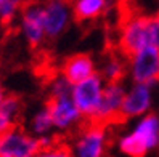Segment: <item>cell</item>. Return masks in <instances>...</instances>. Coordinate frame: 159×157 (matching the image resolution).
<instances>
[{
    "mask_svg": "<svg viewBox=\"0 0 159 157\" xmlns=\"http://www.w3.org/2000/svg\"><path fill=\"white\" fill-rule=\"evenodd\" d=\"M142 140L148 149H153L159 144V119L156 114H148L134 132Z\"/></svg>",
    "mask_w": 159,
    "mask_h": 157,
    "instance_id": "obj_10",
    "label": "cell"
},
{
    "mask_svg": "<svg viewBox=\"0 0 159 157\" xmlns=\"http://www.w3.org/2000/svg\"><path fill=\"white\" fill-rule=\"evenodd\" d=\"M106 10V0H77L74 3V21L84 23L98 18Z\"/></svg>",
    "mask_w": 159,
    "mask_h": 157,
    "instance_id": "obj_11",
    "label": "cell"
},
{
    "mask_svg": "<svg viewBox=\"0 0 159 157\" xmlns=\"http://www.w3.org/2000/svg\"><path fill=\"white\" fill-rule=\"evenodd\" d=\"M53 120H52V114H50V111L48 109H43L42 112H39L35 117H34V122H32V127H34V132L37 133H43L47 132L48 128L52 127Z\"/></svg>",
    "mask_w": 159,
    "mask_h": 157,
    "instance_id": "obj_13",
    "label": "cell"
},
{
    "mask_svg": "<svg viewBox=\"0 0 159 157\" xmlns=\"http://www.w3.org/2000/svg\"><path fill=\"white\" fill-rule=\"evenodd\" d=\"M20 8L23 11V26L29 47L35 50L37 47H40L45 34L43 5H40V0H21Z\"/></svg>",
    "mask_w": 159,
    "mask_h": 157,
    "instance_id": "obj_4",
    "label": "cell"
},
{
    "mask_svg": "<svg viewBox=\"0 0 159 157\" xmlns=\"http://www.w3.org/2000/svg\"><path fill=\"white\" fill-rule=\"evenodd\" d=\"M60 72L72 85H77L79 82L85 80L93 74V61L89 55H84V53L74 55V56L64 59Z\"/></svg>",
    "mask_w": 159,
    "mask_h": 157,
    "instance_id": "obj_7",
    "label": "cell"
},
{
    "mask_svg": "<svg viewBox=\"0 0 159 157\" xmlns=\"http://www.w3.org/2000/svg\"><path fill=\"white\" fill-rule=\"evenodd\" d=\"M149 20H151L149 16L134 15L130 20H127L122 26H120L119 29H116V32H119V37L116 40L114 48L122 55L129 63L143 47L151 43Z\"/></svg>",
    "mask_w": 159,
    "mask_h": 157,
    "instance_id": "obj_1",
    "label": "cell"
},
{
    "mask_svg": "<svg viewBox=\"0 0 159 157\" xmlns=\"http://www.w3.org/2000/svg\"><path fill=\"white\" fill-rule=\"evenodd\" d=\"M157 18H159V13H157Z\"/></svg>",
    "mask_w": 159,
    "mask_h": 157,
    "instance_id": "obj_16",
    "label": "cell"
},
{
    "mask_svg": "<svg viewBox=\"0 0 159 157\" xmlns=\"http://www.w3.org/2000/svg\"><path fill=\"white\" fill-rule=\"evenodd\" d=\"M119 149L122 151L127 155H132V157H142L148 152V146L140 140V138L132 133L125 138H122V141L119 144Z\"/></svg>",
    "mask_w": 159,
    "mask_h": 157,
    "instance_id": "obj_12",
    "label": "cell"
},
{
    "mask_svg": "<svg viewBox=\"0 0 159 157\" xmlns=\"http://www.w3.org/2000/svg\"><path fill=\"white\" fill-rule=\"evenodd\" d=\"M132 76L137 84L153 85L159 82V48L154 45H146L130 59Z\"/></svg>",
    "mask_w": 159,
    "mask_h": 157,
    "instance_id": "obj_2",
    "label": "cell"
},
{
    "mask_svg": "<svg viewBox=\"0 0 159 157\" xmlns=\"http://www.w3.org/2000/svg\"><path fill=\"white\" fill-rule=\"evenodd\" d=\"M72 96H58L50 93L45 101V107L50 111L53 124L60 128H68L80 117V112L77 111Z\"/></svg>",
    "mask_w": 159,
    "mask_h": 157,
    "instance_id": "obj_5",
    "label": "cell"
},
{
    "mask_svg": "<svg viewBox=\"0 0 159 157\" xmlns=\"http://www.w3.org/2000/svg\"><path fill=\"white\" fill-rule=\"evenodd\" d=\"M2 99H3V96H2V87H0V103H2Z\"/></svg>",
    "mask_w": 159,
    "mask_h": 157,
    "instance_id": "obj_14",
    "label": "cell"
},
{
    "mask_svg": "<svg viewBox=\"0 0 159 157\" xmlns=\"http://www.w3.org/2000/svg\"><path fill=\"white\" fill-rule=\"evenodd\" d=\"M106 63L103 66V76L108 84H120L127 74V59L116 48L106 47Z\"/></svg>",
    "mask_w": 159,
    "mask_h": 157,
    "instance_id": "obj_9",
    "label": "cell"
},
{
    "mask_svg": "<svg viewBox=\"0 0 159 157\" xmlns=\"http://www.w3.org/2000/svg\"><path fill=\"white\" fill-rule=\"evenodd\" d=\"M149 101H151V96H149L148 85L137 84L122 101V112L127 119L140 116L149 107Z\"/></svg>",
    "mask_w": 159,
    "mask_h": 157,
    "instance_id": "obj_8",
    "label": "cell"
},
{
    "mask_svg": "<svg viewBox=\"0 0 159 157\" xmlns=\"http://www.w3.org/2000/svg\"><path fill=\"white\" fill-rule=\"evenodd\" d=\"M0 5H2V0H0Z\"/></svg>",
    "mask_w": 159,
    "mask_h": 157,
    "instance_id": "obj_15",
    "label": "cell"
},
{
    "mask_svg": "<svg viewBox=\"0 0 159 157\" xmlns=\"http://www.w3.org/2000/svg\"><path fill=\"white\" fill-rule=\"evenodd\" d=\"M101 99V77L100 74H92L90 77L77 84L72 90V101L80 116L90 117L97 112Z\"/></svg>",
    "mask_w": 159,
    "mask_h": 157,
    "instance_id": "obj_3",
    "label": "cell"
},
{
    "mask_svg": "<svg viewBox=\"0 0 159 157\" xmlns=\"http://www.w3.org/2000/svg\"><path fill=\"white\" fill-rule=\"evenodd\" d=\"M68 0H48L43 5V27L48 39H55L66 26Z\"/></svg>",
    "mask_w": 159,
    "mask_h": 157,
    "instance_id": "obj_6",
    "label": "cell"
}]
</instances>
